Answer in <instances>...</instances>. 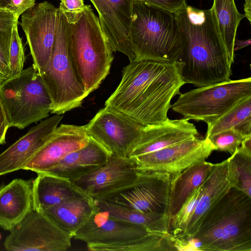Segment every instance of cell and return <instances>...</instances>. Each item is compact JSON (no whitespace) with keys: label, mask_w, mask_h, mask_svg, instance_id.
<instances>
[{"label":"cell","mask_w":251,"mask_h":251,"mask_svg":"<svg viewBox=\"0 0 251 251\" xmlns=\"http://www.w3.org/2000/svg\"><path fill=\"white\" fill-rule=\"evenodd\" d=\"M182 63L134 61L122 72L121 80L105 102L145 126L160 124L168 119L173 98L185 84Z\"/></svg>","instance_id":"6da1fadb"},{"label":"cell","mask_w":251,"mask_h":251,"mask_svg":"<svg viewBox=\"0 0 251 251\" xmlns=\"http://www.w3.org/2000/svg\"><path fill=\"white\" fill-rule=\"evenodd\" d=\"M181 41L178 62L185 83L197 87L230 80L231 58L221 34L212 7L200 9L186 5L175 13Z\"/></svg>","instance_id":"7a4b0ae2"},{"label":"cell","mask_w":251,"mask_h":251,"mask_svg":"<svg viewBox=\"0 0 251 251\" xmlns=\"http://www.w3.org/2000/svg\"><path fill=\"white\" fill-rule=\"evenodd\" d=\"M188 242L199 251H251V197L231 187L207 211Z\"/></svg>","instance_id":"3957f363"},{"label":"cell","mask_w":251,"mask_h":251,"mask_svg":"<svg viewBox=\"0 0 251 251\" xmlns=\"http://www.w3.org/2000/svg\"><path fill=\"white\" fill-rule=\"evenodd\" d=\"M68 47L73 65L89 94L97 89L108 75L113 60L112 48L91 6L68 23Z\"/></svg>","instance_id":"277c9868"},{"label":"cell","mask_w":251,"mask_h":251,"mask_svg":"<svg viewBox=\"0 0 251 251\" xmlns=\"http://www.w3.org/2000/svg\"><path fill=\"white\" fill-rule=\"evenodd\" d=\"M73 238L85 242L88 250L93 251H177L170 234L152 232L112 218L98 207Z\"/></svg>","instance_id":"5b68a950"},{"label":"cell","mask_w":251,"mask_h":251,"mask_svg":"<svg viewBox=\"0 0 251 251\" xmlns=\"http://www.w3.org/2000/svg\"><path fill=\"white\" fill-rule=\"evenodd\" d=\"M130 39L134 61L178 60L181 41L175 13L134 2Z\"/></svg>","instance_id":"8992f818"},{"label":"cell","mask_w":251,"mask_h":251,"mask_svg":"<svg viewBox=\"0 0 251 251\" xmlns=\"http://www.w3.org/2000/svg\"><path fill=\"white\" fill-rule=\"evenodd\" d=\"M68 22L59 10L50 58L39 73L51 100V113L61 115L81 106L88 95L76 74L68 47Z\"/></svg>","instance_id":"52a82bcc"},{"label":"cell","mask_w":251,"mask_h":251,"mask_svg":"<svg viewBox=\"0 0 251 251\" xmlns=\"http://www.w3.org/2000/svg\"><path fill=\"white\" fill-rule=\"evenodd\" d=\"M0 95L9 127L25 128L51 112L50 97L33 65L4 81Z\"/></svg>","instance_id":"ba28073f"},{"label":"cell","mask_w":251,"mask_h":251,"mask_svg":"<svg viewBox=\"0 0 251 251\" xmlns=\"http://www.w3.org/2000/svg\"><path fill=\"white\" fill-rule=\"evenodd\" d=\"M251 97V77L229 80L180 94L172 110L188 120L210 125L236 104Z\"/></svg>","instance_id":"9c48e42d"},{"label":"cell","mask_w":251,"mask_h":251,"mask_svg":"<svg viewBox=\"0 0 251 251\" xmlns=\"http://www.w3.org/2000/svg\"><path fill=\"white\" fill-rule=\"evenodd\" d=\"M72 238L43 211L33 209L10 231L3 246L9 251H64Z\"/></svg>","instance_id":"30bf717a"},{"label":"cell","mask_w":251,"mask_h":251,"mask_svg":"<svg viewBox=\"0 0 251 251\" xmlns=\"http://www.w3.org/2000/svg\"><path fill=\"white\" fill-rule=\"evenodd\" d=\"M145 126L111 108L100 109L85 125L88 136L111 156L128 157Z\"/></svg>","instance_id":"8fae6325"},{"label":"cell","mask_w":251,"mask_h":251,"mask_svg":"<svg viewBox=\"0 0 251 251\" xmlns=\"http://www.w3.org/2000/svg\"><path fill=\"white\" fill-rule=\"evenodd\" d=\"M138 173L134 158L111 156L105 164L73 183L95 201H106L131 186Z\"/></svg>","instance_id":"7c38bea8"},{"label":"cell","mask_w":251,"mask_h":251,"mask_svg":"<svg viewBox=\"0 0 251 251\" xmlns=\"http://www.w3.org/2000/svg\"><path fill=\"white\" fill-rule=\"evenodd\" d=\"M58 8L44 1L21 15L20 25L25 34L38 73L49 61L54 43Z\"/></svg>","instance_id":"4fadbf2b"},{"label":"cell","mask_w":251,"mask_h":251,"mask_svg":"<svg viewBox=\"0 0 251 251\" xmlns=\"http://www.w3.org/2000/svg\"><path fill=\"white\" fill-rule=\"evenodd\" d=\"M213 151L207 139L196 136L134 158L139 172H161L172 176L205 161Z\"/></svg>","instance_id":"5bb4252c"},{"label":"cell","mask_w":251,"mask_h":251,"mask_svg":"<svg viewBox=\"0 0 251 251\" xmlns=\"http://www.w3.org/2000/svg\"><path fill=\"white\" fill-rule=\"evenodd\" d=\"M171 179L167 173L139 172L131 186L103 201L143 212L168 213Z\"/></svg>","instance_id":"9a60e30c"},{"label":"cell","mask_w":251,"mask_h":251,"mask_svg":"<svg viewBox=\"0 0 251 251\" xmlns=\"http://www.w3.org/2000/svg\"><path fill=\"white\" fill-rule=\"evenodd\" d=\"M98 14L100 26L113 52L134 61L130 28L134 0H89Z\"/></svg>","instance_id":"2e32d148"},{"label":"cell","mask_w":251,"mask_h":251,"mask_svg":"<svg viewBox=\"0 0 251 251\" xmlns=\"http://www.w3.org/2000/svg\"><path fill=\"white\" fill-rule=\"evenodd\" d=\"M85 125L62 124L51 138L35 153L23 170L44 173L59 163L66 155L88 142Z\"/></svg>","instance_id":"e0dca14e"},{"label":"cell","mask_w":251,"mask_h":251,"mask_svg":"<svg viewBox=\"0 0 251 251\" xmlns=\"http://www.w3.org/2000/svg\"><path fill=\"white\" fill-rule=\"evenodd\" d=\"M62 118V116L55 114L41 121L0 153V176L23 170L35 153L51 138Z\"/></svg>","instance_id":"ac0fdd59"},{"label":"cell","mask_w":251,"mask_h":251,"mask_svg":"<svg viewBox=\"0 0 251 251\" xmlns=\"http://www.w3.org/2000/svg\"><path fill=\"white\" fill-rule=\"evenodd\" d=\"M196 126L184 118L145 126L128 157L136 158L197 136Z\"/></svg>","instance_id":"d6986e66"},{"label":"cell","mask_w":251,"mask_h":251,"mask_svg":"<svg viewBox=\"0 0 251 251\" xmlns=\"http://www.w3.org/2000/svg\"><path fill=\"white\" fill-rule=\"evenodd\" d=\"M110 153L89 137L88 143L71 152L44 173L73 182L107 163Z\"/></svg>","instance_id":"ffe728a7"},{"label":"cell","mask_w":251,"mask_h":251,"mask_svg":"<svg viewBox=\"0 0 251 251\" xmlns=\"http://www.w3.org/2000/svg\"><path fill=\"white\" fill-rule=\"evenodd\" d=\"M230 188L227 176V160L213 164L203 183L202 194L189 220L185 230L176 240L180 244L186 245L196 233L207 211Z\"/></svg>","instance_id":"44dd1931"},{"label":"cell","mask_w":251,"mask_h":251,"mask_svg":"<svg viewBox=\"0 0 251 251\" xmlns=\"http://www.w3.org/2000/svg\"><path fill=\"white\" fill-rule=\"evenodd\" d=\"M33 210L32 180L15 178L0 188V228L11 231Z\"/></svg>","instance_id":"7402d4cb"},{"label":"cell","mask_w":251,"mask_h":251,"mask_svg":"<svg viewBox=\"0 0 251 251\" xmlns=\"http://www.w3.org/2000/svg\"><path fill=\"white\" fill-rule=\"evenodd\" d=\"M95 201L87 195L64 201L42 211L57 226L73 238L95 213Z\"/></svg>","instance_id":"603a6c76"},{"label":"cell","mask_w":251,"mask_h":251,"mask_svg":"<svg viewBox=\"0 0 251 251\" xmlns=\"http://www.w3.org/2000/svg\"><path fill=\"white\" fill-rule=\"evenodd\" d=\"M33 209L43 211L68 200L86 195L70 181L40 173L32 180Z\"/></svg>","instance_id":"cb8c5ba5"},{"label":"cell","mask_w":251,"mask_h":251,"mask_svg":"<svg viewBox=\"0 0 251 251\" xmlns=\"http://www.w3.org/2000/svg\"><path fill=\"white\" fill-rule=\"evenodd\" d=\"M213 164L203 161L171 176L168 215H175L193 192L206 178Z\"/></svg>","instance_id":"d4e9b609"},{"label":"cell","mask_w":251,"mask_h":251,"mask_svg":"<svg viewBox=\"0 0 251 251\" xmlns=\"http://www.w3.org/2000/svg\"><path fill=\"white\" fill-rule=\"evenodd\" d=\"M95 202L99 210L107 213L112 218L140 226L152 232L169 234L168 213L143 212L107 201Z\"/></svg>","instance_id":"484cf974"},{"label":"cell","mask_w":251,"mask_h":251,"mask_svg":"<svg viewBox=\"0 0 251 251\" xmlns=\"http://www.w3.org/2000/svg\"><path fill=\"white\" fill-rule=\"evenodd\" d=\"M230 128L245 136L251 134V97L236 104L208 126L205 138Z\"/></svg>","instance_id":"4316f807"},{"label":"cell","mask_w":251,"mask_h":251,"mask_svg":"<svg viewBox=\"0 0 251 251\" xmlns=\"http://www.w3.org/2000/svg\"><path fill=\"white\" fill-rule=\"evenodd\" d=\"M219 28L231 58L234 60V42L238 26L244 14L237 10L234 0H214L212 6Z\"/></svg>","instance_id":"83f0119b"},{"label":"cell","mask_w":251,"mask_h":251,"mask_svg":"<svg viewBox=\"0 0 251 251\" xmlns=\"http://www.w3.org/2000/svg\"><path fill=\"white\" fill-rule=\"evenodd\" d=\"M227 160L228 178L231 187L251 197V152L240 147Z\"/></svg>","instance_id":"f1b7e54d"},{"label":"cell","mask_w":251,"mask_h":251,"mask_svg":"<svg viewBox=\"0 0 251 251\" xmlns=\"http://www.w3.org/2000/svg\"><path fill=\"white\" fill-rule=\"evenodd\" d=\"M202 190L203 183L193 192L178 211L169 218L168 232L175 239L184 232L189 220L198 203Z\"/></svg>","instance_id":"f546056e"},{"label":"cell","mask_w":251,"mask_h":251,"mask_svg":"<svg viewBox=\"0 0 251 251\" xmlns=\"http://www.w3.org/2000/svg\"><path fill=\"white\" fill-rule=\"evenodd\" d=\"M246 136L234 129L230 128L205 138L210 141L214 151L228 152L231 155L239 148Z\"/></svg>","instance_id":"4dcf8cb0"},{"label":"cell","mask_w":251,"mask_h":251,"mask_svg":"<svg viewBox=\"0 0 251 251\" xmlns=\"http://www.w3.org/2000/svg\"><path fill=\"white\" fill-rule=\"evenodd\" d=\"M18 20L14 23L9 54V77L13 76L24 70L25 55L22 39L18 29Z\"/></svg>","instance_id":"1f68e13d"},{"label":"cell","mask_w":251,"mask_h":251,"mask_svg":"<svg viewBox=\"0 0 251 251\" xmlns=\"http://www.w3.org/2000/svg\"><path fill=\"white\" fill-rule=\"evenodd\" d=\"M85 5L84 0H62L58 8L70 23L83 11Z\"/></svg>","instance_id":"d6a6232c"},{"label":"cell","mask_w":251,"mask_h":251,"mask_svg":"<svg viewBox=\"0 0 251 251\" xmlns=\"http://www.w3.org/2000/svg\"><path fill=\"white\" fill-rule=\"evenodd\" d=\"M134 2L143 3L176 13L187 5L186 0H134Z\"/></svg>","instance_id":"836d02e7"},{"label":"cell","mask_w":251,"mask_h":251,"mask_svg":"<svg viewBox=\"0 0 251 251\" xmlns=\"http://www.w3.org/2000/svg\"><path fill=\"white\" fill-rule=\"evenodd\" d=\"M10 3L7 9L11 11L15 18L18 20L20 16L36 3V0H9Z\"/></svg>","instance_id":"e575fe53"},{"label":"cell","mask_w":251,"mask_h":251,"mask_svg":"<svg viewBox=\"0 0 251 251\" xmlns=\"http://www.w3.org/2000/svg\"><path fill=\"white\" fill-rule=\"evenodd\" d=\"M9 127V124L0 95V144L5 143V136Z\"/></svg>","instance_id":"d590c367"},{"label":"cell","mask_w":251,"mask_h":251,"mask_svg":"<svg viewBox=\"0 0 251 251\" xmlns=\"http://www.w3.org/2000/svg\"><path fill=\"white\" fill-rule=\"evenodd\" d=\"M251 44V39L246 40H241L235 38L234 42V51L242 49L245 47L250 46Z\"/></svg>","instance_id":"8d00e7d4"},{"label":"cell","mask_w":251,"mask_h":251,"mask_svg":"<svg viewBox=\"0 0 251 251\" xmlns=\"http://www.w3.org/2000/svg\"><path fill=\"white\" fill-rule=\"evenodd\" d=\"M9 69L0 60V85L9 77Z\"/></svg>","instance_id":"74e56055"},{"label":"cell","mask_w":251,"mask_h":251,"mask_svg":"<svg viewBox=\"0 0 251 251\" xmlns=\"http://www.w3.org/2000/svg\"><path fill=\"white\" fill-rule=\"evenodd\" d=\"M245 16L250 23H251V0H245L244 3Z\"/></svg>","instance_id":"f35d334b"},{"label":"cell","mask_w":251,"mask_h":251,"mask_svg":"<svg viewBox=\"0 0 251 251\" xmlns=\"http://www.w3.org/2000/svg\"><path fill=\"white\" fill-rule=\"evenodd\" d=\"M9 3V0H0V8H7Z\"/></svg>","instance_id":"ab89813d"},{"label":"cell","mask_w":251,"mask_h":251,"mask_svg":"<svg viewBox=\"0 0 251 251\" xmlns=\"http://www.w3.org/2000/svg\"><path fill=\"white\" fill-rule=\"evenodd\" d=\"M60 0V1H61V0Z\"/></svg>","instance_id":"60d3db41"}]
</instances>
